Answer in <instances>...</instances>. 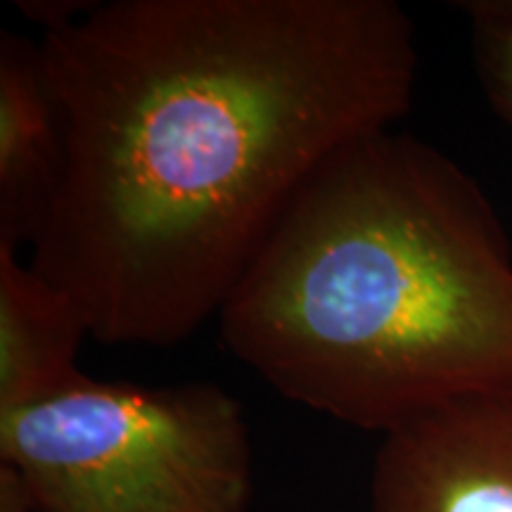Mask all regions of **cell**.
<instances>
[{"label": "cell", "mask_w": 512, "mask_h": 512, "mask_svg": "<svg viewBox=\"0 0 512 512\" xmlns=\"http://www.w3.org/2000/svg\"><path fill=\"white\" fill-rule=\"evenodd\" d=\"M64 169L31 266L102 344L171 347L318 166L413 107L394 0H114L43 31Z\"/></svg>", "instance_id": "obj_1"}, {"label": "cell", "mask_w": 512, "mask_h": 512, "mask_svg": "<svg viewBox=\"0 0 512 512\" xmlns=\"http://www.w3.org/2000/svg\"><path fill=\"white\" fill-rule=\"evenodd\" d=\"M219 318L280 396L384 437L512 387V247L463 166L373 133L302 185Z\"/></svg>", "instance_id": "obj_2"}, {"label": "cell", "mask_w": 512, "mask_h": 512, "mask_svg": "<svg viewBox=\"0 0 512 512\" xmlns=\"http://www.w3.org/2000/svg\"><path fill=\"white\" fill-rule=\"evenodd\" d=\"M0 463L34 512H245L254 486L245 408L209 382L145 387L79 373L0 413Z\"/></svg>", "instance_id": "obj_3"}, {"label": "cell", "mask_w": 512, "mask_h": 512, "mask_svg": "<svg viewBox=\"0 0 512 512\" xmlns=\"http://www.w3.org/2000/svg\"><path fill=\"white\" fill-rule=\"evenodd\" d=\"M368 512H512V387L451 401L384 434Z\"/></svg>", "instance_id": "obj_4"}, {"label": "cell", "mask_w": 512, "mask_h": 512, "mask_svg": "<svg viewBox=\"0 0 512 512\" xmlns=\"http://www.w3.org/2000/svg\"><path fill=\"white\" fill-rule=\"evenodd\" d=\"M64 169L60 107L41 41L0 34V247L34 245Z\"/></svg>", "instance_id": "obj_5"}, {"label": "cell", "mask_w": 512, "mask_h": 512, "mask_svg": "<svg viewBox=\"0 0 512 512\" xmlns=\"http://www.w3.org/2000/svg\"><path fill=\"white\" fill-rule=\"evenodd\" d=\"M86 337L91 325L72 294L0 247V413L67 387Z\"/></svg>", "instance_id": "obj_6"}, {"label": "cell", "mask_w": 512, "mask_h": 512, "mask_svg": "<svg viewBox=\"0 0 512 512\" xmlns=\"http://www.w3.org/2000/svg\"><path fill=\"white\" fill-rule=\"evenodd\" d=\"M470 53L479 86L494 112L512 128V0H467Z\"/></svg>", "instance_id": "obj_7"}, {"label": "cell", "mask_w": 512, "mask_h": 512, "mask_svg": "<svg viewBox=\"0 0 512 512\" xmlns=\"http://www.w3.org/2000/svg\"><path fill=\"white\" fill-rule=\"evenodd\" d=\"M0 512H34L22 479L5 463H0Z\"/></svg>", "instance_id": "obj_8"}]
</instances>
